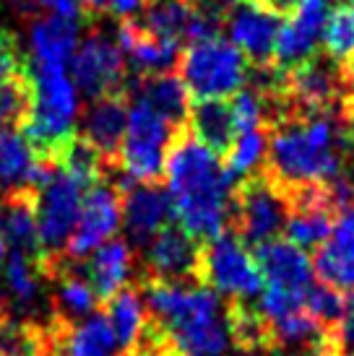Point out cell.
I'll return each mask as SVG.
<instances>
[{"label": "cell", "mask_w": 354, "mask_h": 356, "mask_svg": "<svg viewBox=\"0 0 354 356\" xmlns=\"http://www.w3.org/2000/svg\"><path fill=\"white\" fill-rule=\"evenodd\" d=\"M164 179L175 218L196 242L206 245L229 227L235 179L229 177L222 156L203 146L190 128H183L172 140Z\"/></svg>", "instance_id": "cell-1"}, {"label": "cell", "mask_w": 354, "mask_h": 356, "mask_svg": "<svg viewBox=\"0 0 354 356\" xmlns=\"http://www.w3.org/2000/svg\"><path fill=\"white\" fill-rule=\"evenodd\" d=\"M266 133L268 154L263 172L282 188L331 182L354 167L339 112L282 120Z\"/></svg>", "instance_id": "cell-2"}, {"label": "cell", "mask_w": 354, "mask_h": 356, "mask_svg": "<svg viewBox=\"0 0 354 356\" xmlns=\"http://www.w3.org/2000/svg\"><path fill=\"white\" fill-rule=\"evenodd\" d=\"M31 76V109L24 136L31 149L47 164H58L63 151L76 138V118H79V97L76 83L68 79L66 68L29 63Z\"/></svg>", "instance_id": "cell-3"}, {"label": "cell", "mask_w": 354, "mask_h": 356, "mask_svg": "<svg viewBox=\"0 0 354 356\" xmlns=\"http://www.w3.org/2000/svg\"><path fill=\"white\" fill-rule=\"evenodd\" d=\"M177 76L183 79L193 102L226 99L245 86L250 63L229 40H208L185 44L177 60Z\"/></svg>", "instance_id": "cell-4"}, {"label": "cell", "mask_w": 354, "mask_h": 356, "mask_svg": "<svg viewBox=\"0 0 354 356\" xmlns=\"http://www.w3.org/2000/svg\"><path fill=\"white\" fill-rule=\"evenodd\" d=\"M289 200L284 188L263 169L235 182L229 195V229L247 250H256L284 234Z\"/></svg>", "instance_id": "cell-5"}, {"label": "cell", "mask_w": 354, "mask_h": 356, "mask_svg": "<svg viewBox=\"0 0 354 356\" xmlns=\"http://www.w3.org/2000/svg\"><path fill=\"white\" fill-rule=\"evenodd\" d=\"M180 130L183 128H175L148 102L133 97L128 109V130L118 159L120 169L136 182H162L172 140Z\"/></svg>", "instance_id": "cell-6"}, {"label": "cell", "mask_w": 354, "mask_h": 356, "mask_svg": "<svg viewBox=\"0 0 354 356\" xmlns=\"http://www.w3.org/2000/svg\"><path fill=\"white\" fill-rule=\"evenodd\" d=\"M201 286L217 291L226 302H256L263 291V276L256 255L240 242L235 232H222L201 248Z\"/></svg>", "instance_id": "cell-7"}, {"label": "cell", "mask_w": 354, "mask_h": 356, "mask_svg": "<svg viewBox=\"0 0 354 356\" xmlns=\"http://www.w3.org/2000/svg\"><path fill=\"white\" fill-rule=\"evenodd\" d=\"M84 195H86V188L70 172L55 164L45 185L37 190V227H40L42 260L66 252V245L79 224Z\"/></svg>", "instance_id": "cell-8"}, {"label": "cell", "mask_w": 354, "mask_h": 356, "mask_svg": "<svg viewBox=\"0 0 354 356\" xmlns=\"http://www.w3.org/2000/svg\"><path fill=\"white\" fill-rule=\"evenodd\" d=\"M73 83L88 99H99L107 94H128V60L118 42L105 37L102 31H91L76 47L70 60Z\"/></svg>", "instance_id": "cell-9"}, {"label": "cell", "mask_w": 354, "mask_h": 356, "mask_svg": "<svg viewBox=\"0 0 354 356\" xmlns=\"http://www.w3.org/2000/svg\"><path fill=\"white\" fill-rule=\"evenodd\" d=\"M123 224V195L115 185L97 182L86 190L84 206L79 213V224L70 234L63 257L73 263H84L97 248L115 237V232Z\"/></svg>", "instance_id": "cell-10"}, {"label": "cell", "mask_w": 354, "mask_h": 356, "mask_svg": "<svg viewBox=\"0 0 354 356\" xmlns=\"http://www.w3.org/2000/svg\"><path fill=\"white\" fill-rule=\"evenodd\" d=\"M282 21H284V16L266 8L263 3L240 0L237 6L226 10L224 26L229 31V42L245 55L250 68H261V65L274 63Z\"/></svg>", "instance_id": "cell-11"}, {"label": "cell", "mask_w": 354, "mask_h": 356, "mask_svg": "<svg viewBox=\"0 0 354 356\" xmlns=\"http://www.w3.org/2000/svg\"><path fill=\"white\" fill-rule=\"evenodd\" d=\"M201 242L187 234L183 227H164L148 242L144 252V273L141 278L169 281V284H201Z\"/></svg>", "instance_id": "cell-12"}, {"label": "cell", "mask_w": 354, "mask_h": 356, "mask_svg": "<svg viewBox=\"0 0 354 356\" xmlns=\"http://www.w3.org/2000/svg\"><path fill=\"white\" fill-rule=\"evenodd\" d=\"M325 3L323 0H302L300 8L286 16L282 24L279 40H276L274 65L279 70H292L302 65L305 60L323 52V31H325Z\"/></svg>", "instance_id": "cell-13"}, {"label": "cell", "mask_w": 354, "mask_h": 356, "mask_svg": "<svg viewBox=\"0 0 354 356\" xmlns=\"http://www.w3.org/2000/svg\"><path fill=\"white\" fill-rule=\"evenodd\" d=\"M175 216L169 190L162 182H138L123 193V227L128 242L136 248H146Z\"/></svg>", "instance_id": "cell-14"}, {"label": "cell", "mask_w": 354, "mask_h": 356, "mask_svg": "<svg viewBox=\"0 0 354 356\" xmlns=\"http://www.w3.org/2000/svg\"><path fill=\"white\" fill-rule=\"evenodd\" d=\"M128 94H107L91 99L81 118V138L99 151L109 167H120V149L128 130Z\"/></svg>", "instance_id": "cell-15"}, {"label": "cell", "mask_w": 354, "mask_h": 356, "mask_svg": "<svg viewBox=\"0 0 354 356\" xmlns=\"http://www.w3.org/2000/svg\"><path fill=\"white\" fill-rule=\"evenodd\" d=\"M118 44L136 68L138 76H159V73H175L183 44L172 40L157 37L148 31L141 21L123 19L118 26Z\"/></svg>", "instance_id": "cell-16"}, {"label": "cell", "mask_w": 354, "mask_h": 356, "mask_svg": "<svg viewBox=\"0 0 354 356\" xmlns=\"http://www.w3.org/2000/svg\"><path fill=\"white\" fill-rule=\"evenodd\" d=\"M55 164H47L31 149L29 138L21 130H3L0 133V190L19 193V190H37L45 185Z\"/></svg>", "instance_id": "cell-17"}, {"label": "cell", "mask_w": 354, "mask_h": 356, "mask_svg": "<svg viewBox=\"0 0 354 356\" xmlns=\"http://www.w3.org/2000/svg\"><path fill=\"white\" fill-rule=\"evenodd\" d=\"M256 263L268 286L305 294L313 284V260L289 239H271L256 248Z\"/></svg>", "instance_id": "cell-18"}, {"label": "cell", "mask_w": 354, "mask_h": 356, "mask_svg": "<svg viewBox=\"0 0 354 356\" xmlns=\"http://www.w3.org/2000/svg\"><path fill=\"white\" fill-rule=\"evenodd\" d=\"M81 266L86 270L88 284L94 286L102 307H105L120 289L130 284V276L136 270V250L128 239L112 237L102 248L94 250Z\"/></svg>", "instance_id": "cell-19"}, {"label": "cell", "mask_w": 354, "mask_h": 356, "mask_svg": "<svg viewBox=\"0 0 354 356\" xmlns=\"http://www.w3.org/2000/svg\"><path fill=\"white\" fill-rule=\"evenodd\" d=\"M49 327L63 356H123L105 309L81 323H68L49 315Z\"/></svg>", "instance_id": "cell-20"}, {"label": "cell", "mask_w": 354, "mask_h": 356, "mask_svg": "<svg viewBox=\"0 0 354 356\" xmlns=\"http://www.w3.org/2000/svg\"><path fill=\"white\" fill-rule=\"evenodd\" d=\"M0 237L10 252L42 260L40 227H37V193L19 190L6 193L0 200Z\"/></svg>", "instance_id": "cell-21"}, {"label": "cell", "mask_w": 354, "mask_h": 356, "mask_svg": "<svg viewBox=\"0 0 354 356\" xmlns=\"http://www.w3.org/2000/svg\"><path fill=\"white\" fill-rule=\"evenodd\" d=\"M315 276L339 291H354V208L336 221L331 237L315 252Z\"/></svg>", "instance_id": "cell-22"}, {"label": "cell", "mask_w": 354, "mask_h": 356, "mask_svg": "<svg viewBox=\"0 0 354 356\" xmlns=\"http://www.w3.org/2000/svg\"><path fill=\"white\" fill-rule=\"evenodd\" d=\"M141 97L157 109L162 118H167L175 128H185L193 107V97L185 89L177 73H159V76H136L128 83V97Z\"/></svg>", "instance_id": "cell-23"}, {"label": "cell", "mask_w": 354, "mask_h": 356, "mask_svg": "<svg viewBox=\"0 0 354 356\" xmlns=\"http://www.w3.org/2000/svg\"><path fill=\"white\" fill-rule=\"evenodd\" d=\"M76 47H79V21L55 16V13L34 19L31 24L34 63L66 68V63H70L76 55Z\"/></svg>", "instance_id": "cell-24"}, {"label": "cell", "mask_w": 354, "mask_h": 356, "mask_svg": "<svg viewBox=\"0 0 354 356\" xmlns=\"http://www.w3.org/2000/svg\"><path fill=\"white\" fill-rule=\"evenodd\" d=\"M105 315H107L109 325H112V333L118 338L120 351L125 354L136 346L144 330L148 325V309H146V299H144V291L136 284H128L123 286L105 305Z\"/></svg>", "instance_id": "cell-25"}, {"label": "cell", "mask_w": 354, "mask_h": 356, "mask_svg": "<svg viewBox=\"0 0 354 356\" xmlns=\"http://www.w3.org/2000/svg\"><path fill=\"white\" fill-rule=\"evenodd\" d=\"M187 128L203 146H208L222 159L226 156V151L232 149V143L237 138L232 109H229V102L224 99L193 102L190 118H187Z\"/></svg>", "instance_id": "cell-26"}, {"label": "cell", "mask_w": 354, "mask_h": 356, "mask_svg": "<svg viewBox=\"0 0 354 356\" xmlns=\"http://www.w3.org/2000/svg\"><path fill=\"white\" fill-rule=\"evenodd\" d=\"M42 278L45 273L37 260L21 255V252H10L6 257V286L19 309H31L40 302Z\"/></svg>", "instance_id": "cell-27"}, {"label": "cell", "mask_w": 354, "mask_h": 356, "mask_svg": "<svg viewBox=\"0 0 354 356\" xmlns=\"http://www.w3.org/2000/svg\"><path fill=\"white\" fill-rule=\"evenodd\" d=\"M266 154H268V133L263 128H256L237 133L232 149L226 151V156L222 161H224L229 177L240 182L243 177H250V175L263 169Z\"/></svg>", "instance_id": "cell-28"}, {"label": "cell", "mask_w": 354, "mask_h": 356, "mask_svg": "<svg viewBox=\"0 0 354 356\" xmlns=\"http://www.w3.org/2000/svg\"><path fill=\"white\" fill-rule=\"evenodd\" d=\"M323 52L336 63L354 58V0H346L331 10L323 31Z\"/></svg>", "instance_id": "cell-29"}, {"label": "cell", "mask_w": 354, "mask_h": 356, "mask_svg": "<svg viewBox=\"0 0 354 356\" xmlns=\"http://www.w3.org/2000/svg\"><path fill=\"white\" fill-rule=\"evenodd\" d=\"M31 109V76L29 70L0 86V133L21 130Z\"/></svg>", "instance_id": "cell-30"}, {"label": "cell", "mask_w": 354, "mask_h": 356, "mask_svg": "<svg viewBox=\"0 0 354 356\" xmlns=\"http://www.w3.org/2000/svg\"><path fill=\"white\" fill-rule=\"evenodd\" d=\"M305 309L328 330H339L346 312L344 291L328 286V284H310L305 291Z\"/></svg>", "instance_id": "cell-31"}, {"label": "cell", "mask_w": 354, "mask_h": 356, "mask_svg": "<svg viewBox=\"0 0 354 356\" xmlns=\"http://www.w3.org/2000/svg\"><path fill=\"white\" fill-rule=\"evenodd\" d=\"M229 109H232L237 133L263 128V102H261V94L253 86L237 91L232 102H229Z\"/></svg>", "instance_id": "cell-32"}, {"label": "cell", "mask_w": 354, "mask_h": 356, "mask_svg": "<svg viewBox=\"0 0 354 356\" xmlns=\"http://www.w3.org/2000/svg\"><path fill=\"white\" fill-rule=\"evenodd\" d=\"M26 70H29V63L24 60L19 37L13 31H0V86Z\"/></svg>", "instance_id": "cell-33"}, {"label": "cell", "mask_w": 354, "mask_h": 356, "mask_svg": "<svg viewBox=\"0 0 354 356\" xmlns=\"http://www.w3.org/2000/svg\"><path fill=\"white\" fill-rule=\"evenodd\" d=\"M148 0H86L88 16H99V13H107L115 19H130L133 13L146 6Z\"/></svg>", "instance_id": "cell-34"}, {"label": "cell", "mask_w": 354, "mask_h": 356, "mask_svg": "<svg viewBox=\"0 0 354 356\" xmlns=\"http://www.w3.org/2000/svg\"><path fill=\"white\" fill-rule=\"evenodd\" d=\"M40 8H49L55 16H66V19H91L86 10V0H31Z\"/></svg>", "instance_id": "cell-35"}, {"label": "cell", "mask_w": 354, "mask_h": 356, "mask_svg": "<svg viewBox=\"0 0 354 356\" xmlns=\"http://www.w3.org/2000/svg\"><path fill=\"white\" fill-rule=\"evenodd\" d=\"M339 336V346H341V354L344 356H354V294L346 299V312L341 325L336 330Z\"/></svg>", "instance_id": "cell-36"}, {"label": "cell", "mask_w": 354, "mask_h": 356, "mask_svg": "<svg viewBox=\"0 0 354 356\" xmlns=\"http://www.w3.org/2000/svg\"><path fill=\"white\" fill-rule=\"evenodd\" d=\"M123 356H172L164 348V343L159 341V338H154L148 330H144V336H141V341H138L136 346L130 348V351H125Z\"/></svg>", "instance_id": "cell-37"}, {"label": "cell", "mask_w": 354, "mask_h": 356, "mask_svg": "<svg viewBox=\"0 0 354 356\" xmlns=\"http://www.w3.org/2000/svg\"><path fill=\"white\" fill-rule=\"evenodd\" d=\"M339 115H341L344 136H346V140H349V151H352V159H354V97H346V99L341 102Z\"/></svg>", "instance_id": "cell-38"}, {"label": "cell", "mask_w": 354, "mask_h": 356, "mask_svg": "<svg viewBox=\"0 0 354 356\" xmlns=\"http://www.w3.org/2000/svg\"><path fill=\"white\" fill-rule=\"evenodd\" d=\"M258 3H263L266 8H271V10H276L279 16H292L297 8H300V3L302 0H258Z\"/></svg>", "instance_id": "cell-39"}, {"label": "cell", "mask_w": 354, "mask_h": 356, "mask_svg": "<svg viewBox=\"0 0 354 356\" xmlns=\"http://www.w3.org/2000/svg\"><path fill=\"white\" fill-rule=\"evenodd\" d=\"M31 356H63V351L58 348L55 343V336H52V327H49V320H47V338H45V343H42L37 351Z\"/></svg>", "instance_id": "cell-40"}, {"label": "cell", "mask_w": 354, "mask_h": 356, "mask_svg": "<svg viewBox=\"0 0 354 356\" xmlns=\"http://www.w3.org/2000/svg\"><path fill=\"white\" fill-rule=\"evenodd\" d=\"M341 70H344V83H346V94L354 97V58L341 63Z\"/></svg>", "instance_id": "cell-41"}]
</instances>
